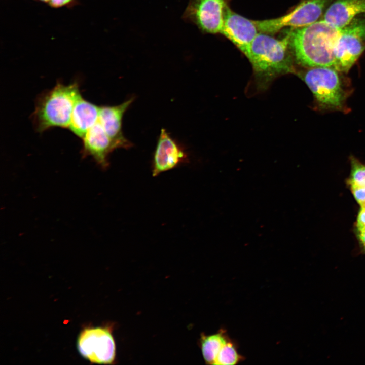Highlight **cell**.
<instances>
[{"label":"cell","instance_id":"cell-13","mask_svg":"<svg viewBox=\"0 0 365 365\" xmlns=\"http://www.w3.org/2000/svg\"><path fill=\"white\" fill-rule=\"evenodd\" d=\"M361 14H365V0H333L322 19L341 29Z\"/></svg>","mask_w":365,"mask_h":365},{"label":"cell","instance_id":"cell-3","mask_svg":"<svg viewBox=\"0 0 365 365\" xmlns=\"http://www.w3.org/2000/svg\"><path fill=\"white\" fill-rule=\"evenodd\" d=\"M81 96L77 82L67 85L58 82L52 89L42 93L32 114L36 131L41 133L54 127L68 128L74 106Z\"/></svg>","mask_w":365,"mask_h":365},{"label":"cell","instance_id":"cell-8","mask_svg":"<svg viewBox=\"0 0 365 365\" xmlns=\"http://www.w3.org/2000/svg\"><path fill=\"white\" fill-rule=\"evenodd\" d=\"M228 0H190L182 19L196 25L203 32L221 33Z\"/></svg>","mask_w":365,"mask_h":365},{"label":"cell","instance_id":"cell-5","mask_svg":"<svg viewBox=\"0 0 365 365\" xmlns=\"http://www.w3.org/2000/svg\"><path fill=\"white\" fill-rule=\"evenodd\" d=\"M333 0H302L287 14L277 18L254 20L259 32L272 34L290 27H304L318 20Z\"/></svg>","mask_w":365,"mask_h":365},{"label":"cell","instance_id":"cell-17","mask_svg":"<svg viewBox=\"0 0 365 365\" xmlns=\"http://www.w3.org/2000/svg\"><path fill=\"white\" fill-rule=\"evenodd\" d=\"M351 173L349 181L365 186V165L354 157L350 159Z\"/></svg>","mask_w":365,"mask_h":365},{"label":"cell","instance_id":"cell-14","mask_svg":"<svg viewBox=\"0 0 365 365\" xmlns=\"http://www.w3.org/2000/svg\"><path fill=\"white\" fill-rule=\"evenodd\" d=\"M99 110L100 106L80 97L74 106L68 128L73 134L82 139L98 122Z\"/></svg>","mask_w":365,"mask_h":365},{"label":"cell","instance_id":"cell-11","mask_svg":"<svg viewBox=\"0 0 365 365\" xmlns=\"http://www.w3.org/2000/svg\"><path fill=\"white\" fill-rule=\"evenodd\" d=\"M133 100L131 98L117 105L100 106L98 121L116 148L128 149L132 145L123 135L122 119Z\"/></svg>","mask_w":365,"mask_h":365},{"label":"cell","instance_id":"cell-15","mask_svg":"<svg viewBox=\"0 0 365 365\" xmlns=\"http://www.w3.org/2000/svg\"><path fill=\"white\" fill-rule=\"evenodd\" d=\"M229 339L224 330H221L214 334L202 336L201 347L206 363L214 364L220 350Z\"/></svg>","mask_w":365,"mask_h":365},{"label":"cell","instance_id":"cell-12","mask_svg":"<svg viewBox=\"0 0 365 365\" xmlns=\"http://www.w3.org/2000/svg\"><path fill=\"white\" fill-rule=\"evenodd\" d=\"M82 140L83 155L91 156L102 168H106L109 165V155L117 148L99 121L87 131Z\"/></svg>","mask_w":365,"mask_h":365},{"label":"cell","instance_id":"cell-2","mask_svg":"<svg viewBox=\"0 0 365 365\" xmlns=\"http://www.w3.org/2000/svg\"><path fill=\"white\" fill-rule=\"evenodd\" d=\"M246 57L250 62L260 87H266L276 77L295 72L294 57L288 36L276 39L259 32Z\"/></svg>","mask_w":365,"mask_h":365},{"label":"cell","instance_id":"cell-10","mask_svg":"<svg viewBox=\"0 0 365 365\" xmlns=\"http://www.w3.org/2000/svg\"><path fill=\"white\" fill-rule=\"evenodd\" d=\"M187 155L176 142L164 128L161 130L154 152L152 174L154 176L172 169L186 162Z\"/></svg>","mask_w":365,"mask_h":365},{"label":"cell","instance_id":"cell-7","mask_svg":"<svg viewBox=\"0 0 365 365\" xmlns=\"http://www.w3.org/2000/svg\"><path fill=\"white\" fill-rule=\"evenodd\" d=\"M77 345L82 356L91 363L112 364L114 361L115 343L108 328H84L78 336Z\"/></svg>","mask_w":365,"mask_h":365},{"label":"cell","instance_id":"cell-16","mask_svg":"<svg viewBox=\"0 0 365 365\" xmlns=\"http://www.w3.org/2000/svg\"><path fill=\"white\" fill-rule=\"evenodd\" d=\"M243 359V356L238 353L234 342L229 338L220 350L213 364L235 365Z\"/></svg>","mask_w":365,"mask_h":365},{"label":"cell","instance_id":"cell-19","mask_svg":"<svg viewBox=\"0 0 365 365\" xmlns=\"http://www.w3.org/2000/svg\"><path fill=\"white\" fill-rule=\"evenodd\" d=\"M78 4L77 0H50L48 5L53 8H71Z\"/></svg>","mask_w":365,"mask_h":365},{"label":"cell","instance_id":"cell-9","mask_svg":"<svg viewBox=\"0 0 365 365\" xmlns=\"http://www.w3.org/2000/svg\"><path fill=\"white\" fill-rule=\"evenodd\" d=\"M259 32L254 20L236 13L229 6L226 8L221 34L231 41L246 57Z\"/></svg>","mask_w":365,"mask_h":365},{"label":"cell","instance_id":"cell-6","mask_svg":"<svg viewBox=\"0 0 365 365\" xmlns=\"http://www.w3.org/2000/svg\"><path fill=\"white\" fill-rule=\"evenodd\" d=\"M365 50V14L341 29L334 48V68L347 72Z\"/></svg>","mask_w":365,"mask_h":365},{"label":"cell","instance_id":"cell-22","mask_svg":"<svg viewBox=\"0 0 365 365\" xmlns=\"http://www.w3.org/2000/svg\"><path fill=\"white\" fill-rule=\"evenodd\" d=\"M34 1H39V2H41L45 3L47 4H48V3H49V2L50 1V0H34Z\"/></svg>","mask_w":365,"mask_h":365},{"label":"cell","instance_id":"cell-20","mask_svg":"<svg viewBox=\"0 0 365 365\" xmlns=\"http://www.w3.org/2000/svg\"><path fill=\"white\" fill-rule=\"evenodd\" d=\"M356 226L358 232L365 231V207H361L357 217Z\"/></svg>","mask_w":365,"mask_h":365},{"label":"cell","instance_id":"cell-21","mask_svg":"<svg viewBox=\"0 0 365 365\" xmlns=\"http://www.w3.org/2000/svg\"><path fill=\"white\" fill-rule=\"evenodd\" d=\"M358 237L361 247L365 253V231L358 232Z\"/></svg>","mask_w":365,"mask_h":365},{"label":"cell","instance_id":"cell-4","mask_svg":"<svg viewBox=\"0 0 365 365\" xmlns=\"http://www.w3.org/2000/svg\"><path fill=\"white\" fill-rule=\"evenodd\" d=\"M338 71L332 67H316L302 74L317 101L324 108L340 110L343 106L344 93Z\"/></svg>","mask_w":365,"mask_h":365},{"label":"cell","instance_id":"cell-1","mask_svg":"<svg viewBox=\"0 0 365 365\" xmlns=\"http://www.w3.org/2000/svg\"><path fill=\"white\" fill-rule=\"evenodd\" d=\"M341 29L321 19L304 27L289 29L286 34L294 59L308 68H334V48Z\"/></svg>","mask_w":365,"mask_h":365},{"label":"cell","instance_id":"cell-18","mask_svg":"<svg viewBox=\"0 0 365 365\" xmlns=\"http://www.w3.org/2000/svg\"><path fill=\"white\" fill-rule=\"evenodd\" d=\"M351 190L357 203L361 207H365V186L348 181Z\"/></svg>","mask_w":365,"mask_h":365}]
</instances>
